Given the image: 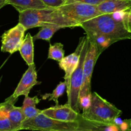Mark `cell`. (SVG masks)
Listing matches in <instances>:
<instances>
[{"label": "cell", "mask_w": 131, "mask_h": 131, "mask_svg": "<svg viewBox=\"0 0 131 131\" xmlns=\"http://www.w3.org/2000/svg\"><path fill=\"white\" fill-rule=\"evenodd\" d=\"M88 39L104 37L113 43L131 39V32L128 31L122 22L114 19L112 14H101L84 22L80 25Z\"/></svg>", "instance_id": "1"}, {"label": "cell", "mask_w": 131, "mask_h": 131, "mask_svg": "<svg viewBox=\"0 0 131 131\" xmlns=\"http://www.w3.org/2000/svg\"><path fill=\"white\" fill-rule=\"evenodd\" d=\"M19 23L26 30L46 26H57L62 28L78 26L64 16L56 8L28 10L19 13Z\"/></svg>", "instance_id": "2"}, {"label": "cell", "mask_w": 131, "mask_h": 131, "mask_svg": "<svg viewBox=\"0 0 131 131\" xmlns=\"http://www.w3.org/2000/svg\"><path fill=\"white\" fill-rule=\"evenodd\" d=\"M122 111L96 92H92L89 107L81 114L82 118L91 123L100 125L114 124V121Z\"/></svg>", "instance_id": "3"}, {"label": "cell", "mask_w": 131, "mask_h": 131, "mask_svg": "<svg viewBox=\"0 0 131 131\" xmlns=\"http://www.w3.org/2000/svg\"><path fill=\"white\" fill-rule=\"evenodd\" d=\"M85 119L81 116L76 121H63L52 119L40 113L37 117L26 119L23 122L20 130L38 131H80L84 127Z\"/></svg>", "instance_id": "4"}, {"label": "cell", "mask_w": 131, "mask_h": 131, "mask_svg": "<svg viewBox=\"0 0 131 131\" xmlns=\"http://www.w3.org/2000/svg\"><path fill=\"white\" fill-rule=\"evenodd\" d=\"M88 45H89V39L88 38L83 46V50L81 53L79 64L72 74H71L69 87L67 91L68 96L67 104L71 107L73 110L78 113H80V110L79 109V96L82 83H83V64H84V59H85L86 55L88 51Z\"/></svg>", "instance_id": "5"}, {"label": "cell", "mask_w": 131, "mask_h": 131, "mask_svg": "<svg viewBox=\"0 0 131 131\" xmlns=\"http://www.w3.org/2000/svg\"><path fill=\"white\" fill-rule=\"evenodd\" d=\"M67 19L75 23L78 26L87 21L101 15L97 6L79 3L65 4L57 8Z\"/></svg>", "instance_id": "6"}, {"label": "cell", "mask_w": 131, "mask_h": 131, "mask_svg": "<svg viewBox=\"0 0 131 131\" xmlns=\"http://www.w3.org/2000/svg\"><path fill=\"white\" fill-rule=\"evenodd\" d=\"M99 56L100 53L96 44L93 41L89 40L88 51L83 64V83L79 92V98L92 93L91 80H92L95 65Z\"/></svg>", "instance_id": "7"}, {"label": "cell", "mask_w": 131, "mask_h": 131, "mask_svg": "<svg viewBox=\"0 0 131 131\" xmlns=\"http://www.w3.org/2000/svg\"><path fill=\"white\" fill-rule=\"evenodd\" d=\"M26 30V28L19 23L14 27L4 32L1 35V51L10 54L19 51L24 41Z\"/></svg>", "instance_id": "8"}, {"label": "cell", "mask_w": 131, "mask_h": 131, "mask_svg": "<svg viewBox=\"0 0 131 131\" xmlns=\"http://www.w3.org/2000/svg\"><path fill=\"white\" fill-rule=\"evenodd\" d=\"M87 39H88V37L86 35L81 37L75 51L72 53L67 55V56L64 57L63 59L59 62L60 68L65 72L64 79H65V82L67 85L66 91H67L68 89H69L71 74H72V73L79 64L81 53L83 46H84Z\"/></svg>", "instance_id": "9"}, {"label": "cell", "mask_w": 131, "mask_h": 131, "mask_svg": "<svg viewBox=\"0 0 131 131\" xmlns=\"http://www.w3.org/2000/svg\"><path fill=\"white\" fill-rule=\"evenodd\" d=\"M40 83V82L37 80V73L34 63L29 66L28 69L23 74L12 96L14 98H18L22 95H24V96H28L31 89L35 86Z\"/></svg>", "instance_id": "10"}, {"label": "cell", "mask_w": 131, "mask_h": 131, "mask_svg": "<svg viewBox=\"0 0 131 131\" xmlns=\"http://www.w3.org/2000/svg\"><path fill=\"white\" fill-rule=\"evenodd\" d=\"M41 113L45 116L63 121H76L81 118V114L73 110L68 104L56 105L54 107L42 110Z\"/></svg>", "instance_id": "11"}, {"label": "cell", "mask_w": 131, "mask_h": 131, "mask_svg": "<svg viewBox=\"0 0 131 131\" xmlns=\"http://www.w3.org/2000/svg\"><path fill=\"white\" fill-rule=\"evenodd\" d=\"M101 14H111L117 12L126 11L131 8L129 0H105L97 6Z\"/></svg>", "instance_id": "12"}, {"label": "cell", "mask_w": 131, "mask_h": 131, "mask_svg": "<svg viewBox=\"0 0 131 131\" xmlns=\"http://www.w3.org/2000/svg\"><path fill=\"white\" fill-rule=\"evenodd\" d=\"M18 98L9 96L0 103V131H16L8 118V112L17 101Z\"/></svg>", "instance_id": "13"}, {"label": "cell", "mask_w": 131, "mask_h": 131, "mask_svg": "<svg viewBox=\"0 0 131 131\" xmlns=\"http://www.w3.org/2000/svg\"><path fill=\"white\" fill-rule=\"evenodd\" d=\"M6 3L14 6L19 13L28 10L50 8L41 0H6Z\"/></svg>", "instance_id": "14"}, {"label": "cell", "mask_w": 131, "mask_h": 131, "mask_svg": "<svg viewBox=\"0 0 131 131\" xmlns=\"http://www.w3.org/2000/svg\"><path fill=\"white\" fill-rule=\"evenodd\" d=\"M33 41V36L29 33H27L19 50L20 55L28 66L35 63Z\"/></svg>", "instance_id": "15"}, {"label": "cell", "mask_w": 131, "mask_h": 131, "mask_svg": "<svg viewBox=\"0 0 131 131\" xmlns=\"http://www.w3.org/2000/svg\"><path fill=\"white\" fill-rule=\"evenodd\" d=\"M8 118L16 131L20 130L22 123L26 119V116L21 107H15L14 105L9 110Z\"/></svg>", "instance_id": "16"}, {"label": "cell", "mask_w": 131, "mask_h": 131, "mask_svg": "<svg viewBox=\"0 0 131 131\" xmlns=\"http://www.w3.org/2000/svg\"><path fill=\"white\" fill-rule=\"evenodd\" d=\"M61 28V27L57 26H46L41 27L40 30L33 37V41L41 39L49 42L53 35Z\"/></svg>", "instance_id": "17"}, {"label": "cell", "mask_w": 131, "mask_h": 131, "mask_svg": "<svg viewBox=\"0 0 131 131\" xmlns=\"http://www.w3.org/2000/svg\"><path fill=\"white\" fill-rule=\"evenodd\" d=\"M65 57V50L63 44L60 42H56L54 44H50L49 48L47 59H52L60 62Z\"/></svg>", "instance_id": "18"}, {"label": "cell", "mask_w": 131, "mask_h": 131, "mask_svg": "<svg viewBox=\"0 0 131 131\" xmlns=\"http://www.w3.org/2000/svg\"><path fill=\"white\" fill-rule=\"evenodd\" d=\"M67 90V85L65 82H61L53 90L52 93L45 94L42 96V100H47L49 101H53L56 103V105H59L58 98L63 95L64 92Z\"/></svg>", "instance_id": "19"}, {"label": "cell", "mask_w": 131, "mask_h": 131, "mask_svg": "<svg viewBox=\"0 0 131 131\" xmlns=\"http://www.w3.org/2000/svg\"><path fill=\"white\" fill-rule=\"evenodd\" d=\"M21 108L26 116V119H31L35 118L42 112V110L37 109L36 106L33 105L21 106Z\"/></svg>", "instance_id": "20"}, {"label": "cell", "mask_w": 131, "mask_h": 131, "mask_svg": "<svg viewBox=\"0 0 131 131\" xmlns=\"http://www.w3.org/2000/svg\"><path fill=\"white\" fill-rule=\"evenodd\" d=\"M92 94L86 95L79 98V109L80 111L81 109H82L83 111H84L90 107L91 104V99H92Z\"/></svg>", "instance_id": "21"}, {"label": "cell", "mask_w": 131, "mask_h": 131, "mask_svg": "<svg viewBox=\"0 0 131 131\" xmlns=\"http://www.w3.org/2000/svg\"><path fill=\"white\" fill-rule=\"evenodd\" d=\"M105 0H65V4L72 3H84L87 4V5L97 6V5L102 3Z\"/></svg>", "instance_id": "22"}, {"label": "cell", "mask_w": 131, "mask_h": 131, "mask_svg": "<svg viewBox=\"0 0 131 131\" xmlns=\"http://www.w3.org/2000/svg\"><path fill=\"white\" fill-rule=\"evenodd\" d=\"M44 4L50 8H58L64 5L65 0H41Z\"/></svg>", "instance_id": "23"}, {"label": "cell", "mask_w": 131, "mask_h": 131, "mask_svg": "<svg viewBox=\"0 0 131 131\" xmlns=\"http://www.w3.org/2000/svg\"><path fill=\"white\" fill-rule=\"evenodd\" d=\"M40 100L37 96H34V97H29V96H26L22 106H28V105L36 106L40 102Z\"/></svg>", "instance_id": "24"}, {"label": "cell", "mask_w": 131, "mask_h": 131, "mask_svg": "<svg viewBox=\"0 0 131 131\" xmlns=\"http://www.w3.org/2000/svg\"><path fill=\"white\" fill-rule=\"evenodd\" d=\"M99 131H120V128L115 124L98 125Z\"/></svg>", "instance_id": "25"}, {"label": "cell", "mask_w": 131, "mask_h": 131, "mask_svg": "<svg viewBox=\"0 0 131 131\" xmlns=\"http://www.w3.org/2000/svg\"><path fill=\"white\" fill-rule=\"evenodd\" d=\"M98 125L99 124L91 123V122L86 120L84 128L81 131H99L98 128Z\"/></svg>", "instance_id": "26"}, {"label": "cell", "mask_w": 131, "mask_h": 131, "mask_svg": "<svg viewBox=\"0 0 131 131\" xmlns=\"http://www.w3.org/2000/svg\"><path fill=\"white\" fill-rule=\"evenodd\" d=\"M120 131H126L130 128V123H129V119H125L123 120L122 123L118 126Z\"/></svg>", "instance_id": "27"}, {"label": "cell", "mask_w": 131, "mask_h": 131, "mask_svg": "<svg viewBox=\"0 0 131 131\" xmlns=\"http://www.w3.org/2000/svg\"><path fill=\"white\" fill-rule=\"evenodd\" d=\"M125 27L128 30V31L131 32V8L128 11L126 23H125Z\"/></svg>", "instance_id": "28"}, {"label": "cell", "mask_w": 131, "mask_h": 131, "mask_svg": "<svg viewBox=\"0 0 131 131\" xmlns=\"http://www.w3.org/2000/svg\"><path fill=\"white\" fill-rule=\"evenodd\" d=\"M5 5H6V0H0V9L2 8Z\"/></svg>", "instance_id": "29"}, {"label": "cell", "mask_w": 131, "mask_h": 131, "mask_svg": "<svg viewBox=\"0 0 131 131\" xmlns=\"http://www.w3.org/2000/svg\"><path fill=\"white\" fill-rule=\"evenodd\" d=\"M129 123H130V128L131 129V119H129Z\"/></svg>", "instance_id": "30"}, {"label": "cell", "mask_w": 131, "mask_h": 131, "mask_svg": "<svg viewBox=\"0 0 131 131\" xmlns=\"http://www.w3.org/2000/svg\"><path fill=\"white\" fill-rule=\"evenodd\" d=\"M126 131H131V129L130 128H129V129H128L127 130H126Z\"/></svg>", "instance_id": "31"}, {"label": "cell", "mask_w": 131, "mask_h": 131, "mask_svg": "<svg viewBox=\"0 0 131 131\" xmlns=\"http://www.w3.org/2000/svg\"><path fill=\"white\" fill-rule=\"evenodd\" d=\"M85 123H86V120H85ZM84 125H85V123H84ZM83 128H84V127H83ZM83 128H82V129H83ZM82 129H81V130H82ZM81 130H80V131H81Z\"/></svg>", "instance_id": "32"}, {"label": "cell", "mask_w": 131, "mask_h": 131, "mask_svg": "<svg viewBox=\"0 0 131 131\" xmlns=\"http://www.w3.org/2000/svg\"><path fill=\"white\" fill-rule=\"evenodd\" d=\"M1 68H0V69H1Z\"/></svg>", "instance_id": "33"}]
</instances>
